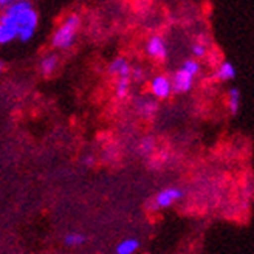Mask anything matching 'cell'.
<instances>
[{"instance_id": "cell-1", "label": "cell", "mask_w": 254, "mask_h": 254, "mask_svg": "<svg viewBox=\"0 0 254 254\" xmlns=\"http://www.w3.org/2000/svg\"><path fill=\"white\" fill-rule=\"evenodd\" d=\"M37 12L30 2H16L6 8L0 19V42L8 44L16 37L22 42L30 41L37 28Z\"/></svg>"}, {"instance_id": "cell-2", "label": "cell", "mask_w": 254, "mask_h": 254, "mask_svg": "<svg viewBox=\"0 0 254 254\" xmlns=\"http://www.w3.org/2000/svg\"><path fill=\"white\" fill-rule=\"evenodd\" d=\"M79 25H81V20L76 14H71L70 17H67V20L61 25V28L53 34V45L61 50L70 48L76 37V33L79 30Z\"/></svg>"}, {"instance_id": "cell-3", "label": "cell", "mask_w": 254, "mask_h": 254, "mask_svg": "<svg viewBox=\"0 0 254 254\" xmlns=\"http://www.w3.org/2000/svg\"><path fill=\"white\" fill-rule=\"evenodd\" d=\"M146 50H147V55L150 58L158 59V61L166 59V56H168V47H166V44H164L161 36H152L147 42Z\"/></svg>"}, {"instance_id": "cell-4", "label": "cell", "mask_w": 254, "mask_h": 254, "mask_svg": "<svg viewBox=\"0 0 254 254\" xmlns=\"http://www.w3.org/2000/svg\"><path fill=\"white\" fill-rule=\"evenodd\" d=\"M194 78L189 71H186L183 67L174 74V79H172V85H174V90L177 93H186L190 87H192V82H194Z\"/></svg>"}, {"instance_id": "cell-5", "label": "cell", "mask_w": 254, "mask_h": 254, "mask_svg": "<svg viewBox=\"0 0 254 254\" xmlns=\"http://www.w3.org/2000/svg\"><path fill=\"white\" fill-rule=\"evenodd\" d=\"M183 192L177 188H166L163 189L161 192L157 194L155 197V208H168L171 206L174 201H177L179 198H182Z\"/></svg>"}, {"instance_id": "cell-6", "label": "cell", "mask_w": 254, "mask_h": 254, "mask_svg": "<svg viewBox=\"0 0 254 254\" xmlns=\"http://www.w3.org/2000/svg\"><path fill=\"white\" fill-rule=\"evenodd\" d=\"M150 88H152L154 96L163 99L171 95L174 85H172V81L169 78H166V76H157V78H154V81H152Z\"/></svg>"}, {"instance_id": "cell-7", "label": "cell", "mask_w": 254, "mask_h": 254, "mask_svg": "<svg viewBox=\"0 0 254 254\" xmlns=\"http://www.w3.org/2000/svg\"><path fill=\"white\" fill-rule=\"evenodd\" d=\"M109 73H110V74H113V76H118V79H120V78H130L132 68H130L129 64H127V61H126V59H123V58H117L115 61H113V62L110 64Z\"/></svg>"}, {"instance_id": "cell-8", "label": "cell", "mask_w": 254, "mask_h": 254, "mask_svg": "<svg viewBox=\"0 0 254 254\" xmlns=\"http://www.w3.org/2000/svg\"><path fill=\"white\" fill-rule=\"evenodd\" d=\"M215 76H217V79L220 81H231L236 78V68L231 62H223L219 67L217 73H215Z\"/></svg>"}, {"instance_id": "cell-9", "label": "cell", "mask_w": 254, "mask_h": 254, "mask_svg": "<svg viewBox=\"0 0 254 254\" xmlns=\"http://www.w3.org/2000/svg\"><path fill=\"white\" fill-rule=\"evenodd\" d=\"M139 244L136 239H124L117 245V254H133L138 250Z\"/></svg>"}, {"instance_id": "cell-10", "label": "cell", "mask_w": 254, "mask_h": 254, "mask_svg": "<svg viewBox=\"0 0 254 254\" xmlns=\"http://www.w3.org/2000/svg\"><path fill=\"white\" fill-rule=\"evenodd\" d=\"M240 109V92L237 88H231L228 92V110H230L231 115H237Z\"/></svg>"}, {"instance_id": "cell-11", "label": "cell", "mask_w": 254, "mask_h": 254, "mask_svg": "<svg viewBox=\"0 0 254 254\" xmlns=\"http://www.w3.org/2000/svg\"><path fill=\"white\" fill-rule=\"evenodd\" d=\"M56 65H58V58L56 56H53V55L52 56H45L41 61V71L45 76H48V74H52L55 71Z\"/></svg>"}, {"instance_id": "cell-12", "label": "cell", "mask_w": 254, "mask_h": 254, "mask_svg": "<svg viewBox=\"0 0 254 254\" xmlns=\"http://www.w3.org/2000/svg\"><path fill=\"white\" fill-rule=\"evenodd\" d=\"M138 110H139V113H141L143 117H152L157 112V104L154 103V101L144 99V101H141V103H139Z\"/></svg>"}, {"instance_id": "cell-13", "label": "cell", "mask_w": 254, "mask_h": 254, "mask_svg": "<svg viewBox=\"0 0 254 254\" xmlns=\"http://www.w3.org/2000/svg\"><path fill=\"white\" fill-rule=\"evenodd\" d=\"M64 242H65L67 247H79L85 242V236L79 233H70L64 237Z\"/></svg>"}, {"instance_id": "cell-14", "label": "cell", "mask_w": 254, "mask_h": 254, "mask_svg": "<svg viewBox=\"0 0 254 254\" xmlns=\"http://www.w3.org/2000/svg\"><path fill=\"white\" fill-rule=\"evenodd\" d=\"M130 78H120L117 81V96L118 98H124L127 95V92H129V81Z\"/></svg>"}, {"instance_id": "cell-15", "label": "cell", "mask_w": 254, "mask_h": 254, "mask_svg": "<svg viewBox=\"0 0 254 254\" xmlns=\"http://www.w3.org/2000/svg\"><path fill=\"white\" fill-rule=\"evenodd\" d=\"M155 147V143H154V139L152 138H144L141 144H139V152H141L143 155H149L152 150H154Z\"/></svg>"}, {"instance_id": "cell-16", "label": "cell", "mask_w": 254, "mask_h": 254, "mask_svg": "<svg viewBox=\"0 0 254 254\" xmlns=\"http://www.w3.org/2000/svg\"><path fill=\"white\" fill-rule=\"evenodd\" d=\"M183 68H185L186 71H189L192 76H197V74H198V71H200L198 62H195V61H192V59L186 61V62L183 64Z\"/></svg>"}, {"instance_id": "cell-17", "label": "cell", "mask_w": 254, "mask_h": 254, "mask_svg": "<svg viewBox=\"0 0 254 254\" xmlns=\"http://www.w3.org/2000/svg\"><path fill=\"white\" fill-rule=\"evenodd\" d=\"M190 50H192V55L195 58H201V56L206 55V47L203 45V44H194Z\"/></svg>"}, {"instance_id": "cell-18", "label": "cell", "mask_w": 254, "mask_h": 254, "mask_svg": "<svg viewBox=\"0 0 254 254\" xmlns=\"http://www.w3.org/2000/svg\"><path fill=\"white\" fill-rule=\"evenodd\" d=\"M143 76H144V73L139 70V68H133L132 70V79H136V81H139V79H143Z\"/></svg>"}, {"instance_id": "cell-19", "label": "cell", "mask_w": 254, "mask_h": 254, "mask_svg": "<svg viewBox=\"0 0 254 254\" xmlns=\"http://www.w3.org/2000/svg\"><path fill=\"white\" fill-rule=\"evenodd\" d=\"M84 164H87V166H90V164H93V158H90V157L84 158Z\"/></svg>"}]
</instances>
